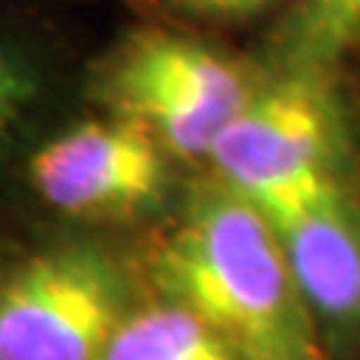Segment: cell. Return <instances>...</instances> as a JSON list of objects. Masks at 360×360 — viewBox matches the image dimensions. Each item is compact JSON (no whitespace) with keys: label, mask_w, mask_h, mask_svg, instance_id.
<instances>
[{"label":"cell","mask_w":360,"mask_h":360,"mask_svg":"<svg viewBox=\"0 0 360 360\" xmlns=\"http://www.w3.org/2000/svg\"><path fill=\"white\" fill-rule=\"evenodd\" d=\"M144 262L156 295L198 315L240 360H330L267 219L217 180L184 195Z\"/></svg>","instance_id":"cell-1"},{"label":"cell","mask_w":360,"mask_h":360,"mask_svg":"<svg viewBox=\"0 0 360 360\" xmlns=\"http://www.w3.org/2000/svg\"><path fill=\"white\" fill-rule=\"evenodd\" d=\"M132 307L127 262L94 234L0 225V360H99Z\"/></svg>","instance_id":"cell-2"},{"label":"cell","mask_w":360,"mask_h":360,"mask_svg":"<svg viewBox=\"0 0 360 360\" xmlns=\"http://www.w3.org/2000/svg\"><path fill=\"white\" fill-rule=\"evenodd\" d=\"M264 78L213 45L168 27L127 33L82 78L103 115L141 127L174 162H207L219 132Z\"/></svg>","instance_id":"cell-3"},{"label":"cell","mask_w":360,"mask_h":360,"mask_svg":"<svg viewBox=\"0 0 360 360\" xmlns=\"http://www.w3.org/2000/svg\"><path fill=\"white\" fill-rule=\"evenodd\" d=\"M172 156L117 117H66L21 162L0 225L96 229L156 219L172 207Z\"/></svg>","instance_id":"cell-4"},{"label":"cell","mask_w":360,"mask_h":360,"mask_svg":"<svg viewBox=\"0 0 360 360\" xmlns=\"http://www.w3.org/2000/svg\"><path fill=\"white\" fill-rule=\"evenodd\" d=\"M205 165L255 207L354 180L352 132L333 72H270L219 132Z\"/></svg>","instance_id":"cell-5"},{"label":"cell","mask_w":360,"mask_h":360,"mask_svg":"<svg viewBox=\"0 0 360 360\" xmlns=\"http://www.w3.org/2000/svg\"><path fill=\"white\" fill-rule=\"evenodd\" d=\"M255 207V205H252ZM283 250L285 267L328 357L360 348V193L354 180L255 207Z\"/></svg>","instance_id":"cell-6"},{"label":"cell","mask_w":360,"mask_h":360,"mask_svg":"<svg viewBox=\"0 0 360 360\" xmlns=\"http://www.w3.org/2000/svg\"><path fill=\"white\" fill-rule=\"evenodd\" d=\"M75 87L58 39L37 18L0 9V219L21 162L70 117Z\"/></svg>","instance_id":"cell-7"},{"label":"cell","mask_w":360,"mask_h":360,"mask_svg":"<svg viewBox=\"0 0 360 360\" xmlns=\"http://www.w3.org/2000/svg\"><path fill=\"white\" fill-rule=\"evenodd\" d=\"M99 360H240L205 321L156 295L132 307Z\"/></svg>","instance_id":"cell-8"},{"label":"cell","mask_w":360,"mask_h":360,"mask_svg":"<svg viewBox=\"0 0 360 360\" xmlns=\"http://www.w3.org/2000/svg\"><path fill=\"white\" fill-rule=\"evenodd\" d=\"M360 49V0H291L270 33V72L328 70L333 72Z\"/></svg>","instance_id":"cell-9"},{"label":"cell","mask_w":360,"mask_h":360,"mask_svg":"<svg viewBox=\"0 0 360 360\" xmlns=\"http://www.w3.org/2000/svg\"><path fill=\"white\" fill-rule=\"evenodd\" d=\"M165 13L201 25H234L262 15L274 6H288L291 0H156Z\"/></svg>","instance_id":"cell-10"}]
</instances>
